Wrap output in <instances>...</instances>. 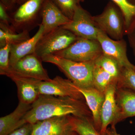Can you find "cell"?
<instances>
[{"label": "cell", "mask_w": 135, "mask_h": 135, "mask_svg": "<svg viewBox=\"0 0 135 135\" xmlns=\"http://www.w3.org/2000/svg\"><path fill=\"white\" fill-rule=\"evenodd\" d=\"M41 61V59L35 53L28 55L10 66L9 69L4 75L11 73L43 81L49 80L51 79L47 70L42 66Z\"/></svg>", "instance_id": "cell-8"}, {"label": "cell", "mask_w": 135, "mask_h": 135, "mask_svg": "<svg viewBox=\"0 0 135 135\" xmlns=\"http://www.w3.org/2000/svg\"><path fill=\"white\" fill-rule=\"evenodd\" d=\"M106 135H120L118 134L115 127V126H111L110 127L108 128L106 131Z\"/></svg>", "instance_id": "cell-31"}, {"label": "cell", "mask_w": 135, "mask_h": 135, "mask_svg": "<svg viewBox=\"0 0 135 135\" xmlns=\"http://www.w3.org/2000/svg\"><path fill=\"white\" fill-rule=\"evenodd\" d=\"M115 98L118 108L116 125L127 118L135 116L134 90L116 88Z\"/></svg>", "instance_id": "cell-17"}, {"label": "cell", "mask_w": 135, "mask_h": 135, "mask_svg": "<svg viewBox=\"0 0 135 135\" xmlns=\"http://www.w3.org/2000/svg\"><path fill=\"white\" fill-rule=\"evenodd\" d=\"M32 105V104H31ZM31 105L19 102L12 113L0 118V135H8L26 124L24 117Z\"/></svg>", "instance_id": "cell-15"}, {"label": "cell", "mask_w": 135, "mask_h": 135, "mask_svg": "<svg viewBox=\"0 0 135 135\" xmlns=\"http://www.w3.org/2000/svg\"><path fill=\"white\" fill-rule=\"evenodd\" d=\"M0 2L4 5L8 11H10L14 7L15 4L12 2V0H0Z\"/></svg>", "instance_id": "cell-30"}, {"label": "cell", "mask_w": 135, "mask_h": 135, "mask_svg": "<svg viewBox=\"0 0 135 135\" xmlns=\"http://www.w3.org/2000/svg\"><path fill=\"white\" fill-rule=\"evenodd\" d=\"M97 40L101 45L104 54L115 59L122 67L129 68L135 70V65L128 58L127 43L124 39L113 40L99 30Z\"/></svg>", "instance_id": "cell-11"}, {"label": "cell", "mask_w": 135, "mask_h": 135, "mask_svg": "<svg viewBox=\"0 0 135 135\" xmlns=\"http://www.w3.org/2000/svg\"><path fill=\"white\" fill-rule=\"evenodd\" d=\"M6 76L9 77L16 84L20 102L31 105L38 98L40 94L37 88V83L40 80L11 73L8 74Z\"/></svg>", "instance_id": "cell-14"}, {"label": "cell", "mask_w": 135, "mask_h": 135, "mask_svg": "<svg viewBox=\"0 0 135 135\" xmlns=\"http://www.w3.org/2000/svg\"><path fill=\"white\" fill-rule=\"evenodd\" d=\"M32 124L27 123L8 135H31Z\"/></svg>", "instance_id": "cell-28"}, {"label": "cell", "mask_w": 135, "mask_h": 135, "mask_svg": "<svg viewBox=\"0 0 135 135\" xmlns=\"http://www.w3.org/2000/svg\"><path fill=\"white\" fill-rule=\"evenodd\" d=\"M27 0H16L15 4L18 5H21L23 3L26 2Z\"/></svg>", "instance_id": "cell-32"}, {"label": "cell", "mask_w": 135, "mask_h": 135, "mask_svg": "<svg viewBox=\"0 0 135 135\" xmlns=\"http://www.w3.org/2000/svg\"><path fill=\"white\" fill-rule=\"evenodd\" d=\"M11 46L7 44L0 48V74L4 75L9 68V56Z\"/></svg>", "instance_id": "cell-26"}, {"label": "cell", "mask_w": 135, "mask_h": 135, "mask_svg": "<svg viewBox=\"0 0 135 135\" xmlns=\"http://www.w3.org/2000/svg\"><path fill=\"white\" fill-rule=\"evenodd\" d=\"M92 19L97 27L111 38L119 40L126 35L123 14L112 1L107 3L101 14L92 16Z\"/></svg>", "instance_id": "cell-3"}, {"label": "cell", "mask_w": 135, "mask_h": 135, "mask_svg": "<svg viewBox=\"0 0 135 135\" xmlns=\"http://www.w3.org/2000/svg\"><path fill=\"white\" fill-rule=\"evenodd\" d=\"M116 88L128 89L135 91V70L122 67L116 81Z\"/></svg>", "instance_id": "cell-24"}, {"label": "cell", "mask_w": 135, "mask_h": 135, "mask_svg": "<svg viewBox=\"0 0 135 135\" xmlns=\"http://www.w3.org/2000/svg\"><path fill=\"white\" fill-rule=\"evenodd\" d=\"M73 129L70 115L46 119L32 124L31 135H72Z\"/></svg>", "instance_id": "cell-10"}, {"label": "cell", "mask_w": 135, "mask_h": 135, "mask_svg": "<svg viewBox=\"0 0 135 135\" xmlns=\"http://www.w3.org/2000/svg\"><path fill=\"white\" fill-rule=\"evenodd\" d=\"M103 54L97 40L78 38L67 48L53 55L74 62H83L95 61Z\"/></svg>", "instance_id": "cell-5"}, {"label": "cell", "mask_w": 135, "mask_h": 135, "mask_svg": "<svg viewBox=\"0 0 135 135\" xmlns=\"http://www.w3.org/2000/svg\"><path fill=\"white\" fill-rule=\"evenodd\" d=\"M77 89L84 97L86 103L92 114L95 127L100 131L101 113L105 99V93L92 88H83L77 86Z\"/></svg>", "instance_id": "cell-16"}, {"label": "cell", "mask_w": 135, "mask_h": 135, "mask_svg": "<svg viewBox=\"0 0 135 135\" xmlns=\"http://www.w3.org/2000/svg\"><path fill=\"white\" fill-rule=\"evenodd\" d=\"M127 35L131 47L133 50L135 60V25L128 32Z\"/></svg>", "instance_id": "cell-29"}, {"label": "cell", "mask_w": 135, "mask_h": 135, "mask_svg": "<svg viewBox=\"0 0 135 135\" xmlns=\"http://www.w3.org/2000/svg\"><path fill=\"white\" fill-rule=\"evenodd\" d=\"M70 118L74 131L78 135H104L95 127L92 116L70 115Z\"/></svg>", "instance_id": "cell-20"}, {"label": "cell", "mask_w": 135, "mask_h": 135, "mask_svg": "<svg viewBox=\"0 0 135 135\" xmlns=\"http://www.w3.org/2000/svg\"><path fill=\"white\" fill-rule=\"evenodd\" d=\"M72 135H78L77 134V133H74V134H73Z\"/></svg>", "instance_id": "cell-34"}, {"label": "cell", "mask_w": 135, "mask_h": 135, "mask_svg": "<svg viewBox=\"0 0 135 135\" xmlns=\"http://www.w3.org/2000/svg\"><path fill=\"white\" fill-rule=\"evenodd\" d=\"M41 60L56 65L77 86L83 88L94 87L93 79L95 61L74 62L54 55L45 56Z\"/></svg>", "instance_id": "cell-2"}, {"label": "cell", "mask_w": 135, "mask_h": 135, "mask_svg": "<svg viewBox=\"0 0 135 135\" xmlns=\"http://www.w3.org/2000/svg\"><path fill=\"white\" fill-rule=\"evenodd\" d=\"M95 63L116 80L120 74L122 67L118 61L103 53L95 60Z\"/></svg>", "instance_id": "cell-23"}, {"label": "cell", "mask_w": 135, "mask_h": 135, "mask_svg": "<svg viewBox=\"0 0 135 135\" xmlns=\"http://www.w3.org/2000/svg\"><path fill=\"white\" fill-rule=\"evenodd\" d=\"M37 88L40 95H50L57 97H68L85 100L77 89V86L68 79L57 76L49 81L39 80Z\"/></svg>", "instance_id": "cell-9"}, {"label": "cell", "mask_w": 135, "mask_h": 135, "mask_svg": "<svg viewBox=\"0 0 135 135\" xmlns=\"http://www.w3.org/2000/svg\"><path fill=\"white\" fill-rule=\"evenodd\" d=\"M116 82L109 85L105 92V99L101 113L100 133L105 135L108 126H116L118 108L115 98Z\"/></svg>", "instance_id": "cell-12"}, {"label": "cell", "mask_w": 135, "mask_h": 135, "mask_svg": "<svg viewBox=\"0 0 135 135\" xmlns=\"http://www.w3.org/2000/svg\"><path fill=\"white\" fill-rule=\"evenodd\" d=\"M73 115L92 116L85 100L68 97L40 95L24 117L26 123L34 124L53 117Z\"/></svg>", "instance_id": "cell-1"}, {"label": "cell", "mask_w": 135, "mask_h": 135, "mask_svg": "<svg viewBox=\"0 0 135 135\" xmlns=\"http://www.w3.org/2000/svg\"><path fill=\"white\" fill-rule=\"evenodd\" d=\"M57 7L69 19L71 20L75 9L84 0H52Z\"/></svg>", "instance_id": "cell-25"}, {"label": "cell", "mask_w": 135, "mask_h": 135, "mask_svg": "<svg viewBox=\"0 0 135 135\" xmlns=\"http://www.w3.org/2000/svg\"><path fill=\"white\" fill-rule=\"evenodd\" d=\"M30 38L29 31L25 30L17 33L12 26L0 23V47H4L7 44H18Z\"/></svg>", "instance_id": "cell-19"}, {"label": "cell", "mask_w": 135, "mask_h": 135, "mask_svg": "<svg viewBox=\"0 0 135 135\" xmlns=\"http://www.w3.org/2000/svg\"><path fill=\"white\" fill-rule=\"evenodd\" d=\"M78 38L71 32L59 27L42 35L36 44L35 53L41 59L65 49Z\"/></svg>", "instance_id": "cell-4"}, {"label": "cell", "mask_w": 135, "mask_h": 135, "mask_svg": "<svg viewBox=\"0 0 135 135\" xmlns=\"http://www.w3.org/2000/svg\"><path fill=\"white\" fill-rule=\"evenodd\" d=\"M123 14L126 35L135 25V0H111Z\"/></svg>", "instance_id": "cell-21"}, {"label": "cell", "mask_w": 135, "mask_h": 135, "mask_svg": "<svg viewBox=\"0 0 135 135\" xmlns=\"http://www.w3.org/2000/svg\"><path fill=\"white\" fill-rule=\"evenodd\" d=\"M7 11L5 6L0 2V23L11 26L10 24H11V17L8 15Z\"/></svg>", "instance_id": "cell-27"}, {"label": "cell", "mask_w": 135, "mask_h": 135, "mask_svg": "<svg viewBox=\"0 0 135 135\" xmlns=\"http://www.w3.org/2000/svg\"><path fill=\"white\" fill-rule=\"evenodd\" d=\"M93 84L94 88L105 93L109 85L117 80L112 77L99 66L95 64L93 71Z\"/></svg>", "instance_id": "cell-22"}, {"label": "cell", "mask_w": 135, "mask_h": 135, "mask_svg": "<svg viewBox=\"0 0 135 135\" xmlns=\"http://www.w3.org/2000/svg\"></svg>", "instance_id": "cell-35"}, {"label": "cell", "mask_w": 135, "mask_h": 135, "mask_svg": "<svg viewBox=\"0 0 135 135\" xmlns=\"http://www.w3.org/2000/svg\"><path fill=\"white\" fill-rule=\"evenodd\" d=\"M41 24L44 28V34L48 33L71 21L55 5L52 0H46L41 12Z\"/></svg>", "instance_id": "cell-13"}, {"label": "cell", "mask_w": 135, "mask_h": 135, "mask_svg": "<svg viewBox=\"0 0 135 135\" xmlns=\"http://www.w3.org/2000/svg\"><path fill=\"white\" fill-rule=\"evenodd\" d=\"M44 28L40 25L38 31L31 38L18 44L11 45L9 56V67L15 65L20 59L35 52L36 44L43 35Z\"/></svg>", "instance_id": "cell-18"}, {"label": "cell", "mask_w": 135, "mask_h": 135, "mask_svg": "<svg viewBox=\"0 0 135 135\" xmlns=\"http://www.w3.org/2000/svg\"><path fill=\"white\" fill-rule=\"evenodd\" d=\"M15 1H16V0H12V2H13V3H14V4H15Z\"/></svg>", "instance_id": "cell-33"}, {"label": "cell", "mask_w": 135, "mask_h": 135, "mask_svg": "<svg viewBox=\"0 0 135 135\" xmlns=\"http://www.w3.org/2000/svg\"><path fill=\"white\" fill-rule=\"evenodd\" d=\"M46 0H27L19 5L11 16V26L16 32L31 29L41 17L42 9Z\"/></svg>", "instance_id": "cell-6"}, {"label": "cell", "mask_w": 135, "mask_h": 135, "mask_svg": "<svg viewBox=\"0 0 135 135\" xmlns=\"http://www.w3.org/2000/svg\"><path fill=\"white\" fill-rule=\"evenodd\" d=\"M62 27L78 38L89 40H97L99 31L94 23L92 16L80 5L75 9L71 21Z\"/></svg>", "instance_id": "cell-7"}]
</instances>
